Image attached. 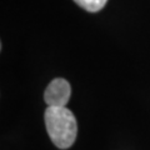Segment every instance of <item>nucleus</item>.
I'll return each mask as SVG.
<instances>
[{
  "instance_id": "1",
  "label": "nucleus",
  "mask_w": 150,
  "mask_h": 150,
  "mask_svg": "<svg viewBox=\"0 0 150 150\" xmlns=\"http://www.w3.org/2000/svg\"><path fill=\"white\" fill-rule=\"evenodd\" d=\"M45 126L51 142L59 149H68L74 144L78 134L76 119L65 108L48 106L44 114Z\"/></svg>"
},
{
  "instance_id": "2",
  "label": "nucleus",
  "mask_w": 150,
  "mask_h": 150,
  "mask_svg": "<svg viewBox=\"0 0 150 150\" xmlns=\"http://www.w3.org/2000/svg\"><path fill=\"white\" fill-rule=\"evenodd\" d=\"M71 88L68 80L63 78H56L51 80L48 88L45 89L44 99L48 106L53 108H65L70 99Z\"/></svg>"
},
{
  "instance_id": "3",
  "label": "nucleus",
  "mask_w": 150,
  "mask_h": 150,
  "mask_svg": "<svg viewBox=\"0 0 150 150\" xmlns=\"http://www.w3.org/2000/svg\"><path fill=\"white\" fill-rule=\"evenodd\" d=\"M80 8L85 9L86 11L90 13H96L101 10L105 6V4L108 0H74Z\"/></svg>"
}]
</instances>
